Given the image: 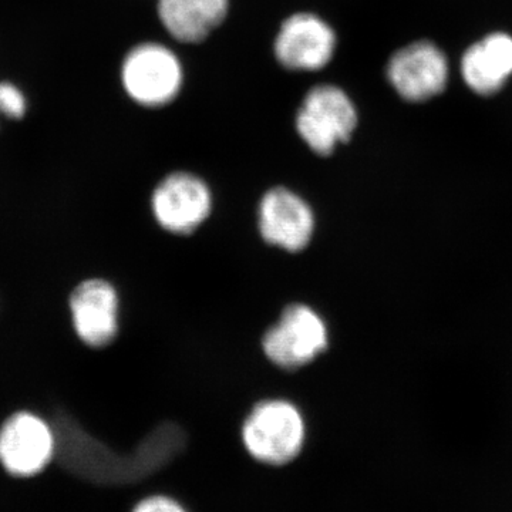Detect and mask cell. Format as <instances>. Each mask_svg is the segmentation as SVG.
Masks as SVG:
<instances>
[{"label": "cell", "instance_id": "obj_1", "mask_svg": "<svg viewBox=\"0 0 512 512\" xmlns=\"http://www.w3.org/2000/svg\"><path fill=\"white\" fill-rule=\"evenodd\" d=\"M242 440L255 460L268 466H285L301 453L305 443L302 414L285 400H266L249 413Z\"/></svg>", "mask_w": 512, "mask_h": 512}, {"label": "cell", "instance_id": "obj_2", "mask_svg": "<svg viewBox=\"0 0 512 512\" xmlns=\"http://www.w3.org/2000/svg\"><path fill=\"white\" fill-rule=\"evenodd\" d=\"M184 70L173 50L160 43L131 49L121 66V83L131 100L144 107H163L181 92Z\"/></svg>", "mask_w": 512, "mask_h": 512}, {"label": "cell", "instance_id": "obj_3", "mask_svg": "<svg viewBox=\"0 0 512 512\" xmlns=\"http://www.w3.org/2000/svg\"><path fill=\"white\" fill-rule=\"evenodd\" d=\"M357 126V111L348 94L332 84H320L306 94L296 117V130L319 156H330L346 143Z\"/></svg>", "mask_w": 512, "mask_h": 512}, {"label": "cell", "instance_id": "obj_4", "mask_svg": "<svg viewBox=\"0 0 512 512\" xmlns=\"http://www.w3.org/2000/svg\"><path fill=\"white\" fill-rule=\"evenodd\" d=\"M328 329L322 318L306 305L288 306L279 322L265 333V355L282 369L308 365L328 348Z\"/></svg>", "mask_w": 512, "mask_h": 512}, {"label": "cell", "instance_id": "obj_5", "mask_svg": "<svg viewBox=\"0 0 512 512\" xmlns=\"http://www.w3.org/2000/svg\"><path fill=\"white\" fill-rule=\"evenodd\" d=\"M387 79L404 100L421 103L446 89L447 57L430 42L412 43L394 53L387 64Z\"/></svg>", "mask_w": 512, "mask_h": 512}, {"label": "cell", "instance_id": "obj_6", "mask_svg": "<svg viewBox=\"0 0 512 512\" xmlns=\"http://www.w3.org/2000/svg\"><path fill=\"white\" fill-rule=\"evenodd\" d=\"M154 217L167 231L190 234L207 220L212 207L210 188L190 173L165 177L153 194Z\"/></svg>", "mask_w": 512, "mask_h": 512}, {"label": "cell", "instance_id": "obj_7", "mask_svg": "<svg viewBox=\"0 0 512 512\" xmlns=\"http://www.w3.org/2000/svg\"><path fill=\"white\" fill-rule=\"evenodd\" d=\"M336 49V35L325 20L312 13H296L282 23L275 55L286 69L312 72L328 66Z\"/></svg>", "mask_w": 512, "mask_h": 512}, {"label": "cell", "instance_id": "obj_8", "mask_svg": "<svg viewBox=\"0 0 512 512\" xmlns=\"http://www.w3.org/2000/svg\"><path fill=\"white\" fill-rule=\"evenodd\" d=\"M55 453V437L45 421L32 413H16L0 429V463L13 476L40 473Z\"/></svg>", "mask_w": 512, "mask_h": 512}, {"label": "cell", "instance_id": "obj_9", "mask_svg": "<svg viewBox=\"0 0 512 512\" xmlns=\"http://www.w3.org/2000/svg\"><path fill=\"white\" fill-rule=\"evenodd\" d=\"M311 207L295 192L274 188L259 205V231L268 244L289 252L308 247L313 234Z\"/></svg>", "mask_w": 512, "mask_h": 512}, {"label": "cell", "instance_id": "obj_10", "mask_svg": "<svg viewBox=\"0 0 512 512\" xmlns=\"http://www.w3.org/2000/svg\"><path fill=\"white\" fill-rule=\"evenodd\" d=\"M77 335L93 348H103L117 335L119 299L113 286L101 279L83 282L70 298Z\"/></svg>", "mask_w": 512, "mask_h": 512}, {"label": "cell", "instance_id": "obj_11", "mask_svg": "<svg viewBox=\"0 0 512 512\" xmlns=\"http://www.w3.org/2000/svg\"><path fill=\"white\" fill-rule=\"evenodd\" d=\"M461 74L473 92H498L512 74V37L493 33L471 46L461 60Z\"/></svg>", "mask_w": 512, "mask_h": 512}, {"label": "cell", "instance_id": "obj_12", "mask_svg": "<svg viewBox=\"0 0 512 512\" xmlns=\"http://www.w3.org/2000/svg\"><path fill=\"white\" fill-rule=\"evenodd\" d=\"M229 0H158V18L181 43H200L227 18Z\"/></svg>", "mask_w": 512, "mask_h": 512}, {"label": "cell", "instance_id": "obj_13", "mask_svg": "<svg viewBox=\"0 0 512 512\" xmlns=\"http://www.w3.org/2000/svg\"><path fill=\"white\" fill-rule=\"evenodd\" d=\"M28 109V101L25 94L15 84L0 83V117L6 119H23Z\"/></svg>", "mask_w": 512, "mask_h": 512}, {"label": "cell", "instance_id": "obj_14", "mask_svg": "<svg viewBox=\"0 0 512 512\" xmlns=\"http://www.w3.org/2000/svg\"><path fill=\"white\" fill-rule=\"evenodd\" d=\"M133 512H188L183 505L165 495H154L141 501Z\"/></svg>", "mask_w": 512, "mask_h": 512}]
</instances>
